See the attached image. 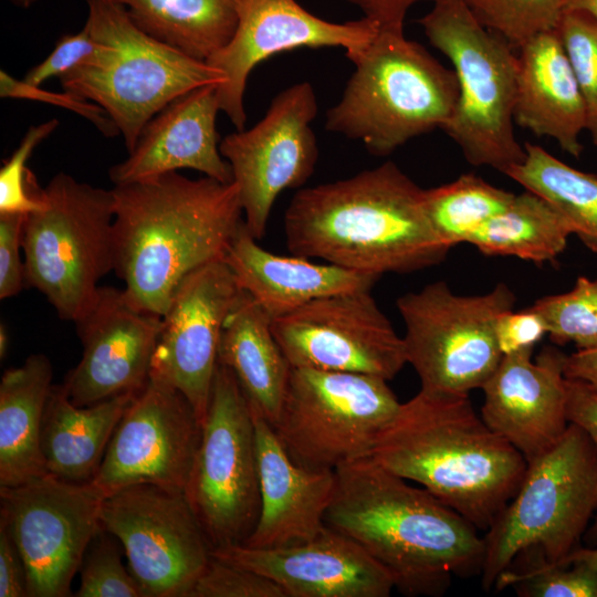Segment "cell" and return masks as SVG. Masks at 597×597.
I'll return each instance as SVG.
<instances>
[{"mask_svg": "<svg viewBox=\"0 0 597 597\" xmlns=\"http://www.w3.org/2000/svg\"><path fill=\"white\" fill-rule=\"evenodd\" d=\"M564 375L568 379L584 381L597 389V348L577 349L566 355Z\"/></svg>", "mask_w": 597, "mask_h": 597, "instance_id": "c3c4849f", "label": "cell"}, {"mask_svg": "<svg viewBox=\"0 0 597 597\" xmlns=\"http://www.w3.org/2000/svg\"><path fill=\"white\" fill-rule=\"evenodd\" d=\"M185 495L211 547L244 544L260 513L255 426L234 374L219 364Z\"/></svg>", "mask_w": 597, "mask_h": 597, "instance_id": "7c38bea8", "label": "cell"}, {"mask_svg": "<svg viewBox=\"0 0 597 597\" xmlns=\"http://www.w3.org/2000/svg\"><path fill=\"white\" fill-rule=\"evenodd\" d=\"M514 196L476 175L464 174L451 182L423 189V203L436 234L451 249L467 242L472 232L503 211Z\"/></svg>", "mask_w": 597, "mask_h": 597, "instance_id": "d6a6232c", "label": "cell"}, {"mask_svg": "<svg viewBox=\"0 0 597 597\" xmlns=\"http://www.w3.org/2000/svg\"><path fill=\"white\" fill-rule=\"evenodd\" d=\"M43 207L27 216L24 280L57 316L75 322L114 271V195L65 172L40 187Z\"/></svg>", "mask_w": 597, "mask_h": 597, "instance_id": "9c48e42d", "label": "cell"}, {"mask_svg": "<svg viewBox=\"0 0 597 597\" xmlns=\"http://www.w3.org/2000/svg\"><path fill=\"white\" fill-rule=\"evenodd\" d=\"M104 498L92 482H67L49 473L0 486V523L24 562L29 597L71 596L84 554L103 530Z\"/></svg>", "mask_w": 597, "mask_h": 597, "instance_id": "4fadbf2b", "label": "cell"}, {"mask_svg": "<svg viewBox=\"0 0 597 597\" xmlns=\"http://www.w3.org/2000/svg\"><path fill=\"white\" fill-rule=\"evenodd\" d=\"M572 234L563 217L542 197L525 190L470 234L465 243L485 255L553 262Z\"/></svg>", "mask_w": 597, "mask_h": 597, "instance_id": "4dcf8cb0", "label": "cell"}, {"mask_svg": "<svg viewBox=\"0 0 597 597\" xmlns=\"http://www.w3.org/2000/svg\"><path fill=\"white\" fill-rule=\"evenodd\" d=\"M485 28L514 49L535 35L555 30L563 14V0H463Z\"/></svg>", "mask_w": 597, "mask_h": 597, "instance_id": "d590c367", "label": "cell"}, {"mask_svg": "<svg viewBox=\"0 0 597 597\" xmlns=\"http://www.w3.org/2000/svg\"><path fill=\"white\" fill-rule=\"evenodd\" d=\"M557 31L585 102L586 130L597 146V20L582 11H564Z\"/></svg>", "mask_w": 597, "mask_h": 597, "instance_id": "8d00e7d4", "label": "cell"}, {"mask_svg": "<svg viewBox=\"0 0 597 597\" xmlns=\"http://www.w3.org/2000/svg\"><path fill=\"white\" fill-rule=\"evenodd\" d=\"M284 231L295 255L379 277L439 264L450 251L429 221L423 189L392 161L298 190Z\"/></svg>", "mask_w": 597, "mask_h": 597, "instance_id": "3957f363", "label": "cell"}, {"mask_svg": "<svg viewBox=\"0 0 597 597\" xmlns=\"http://www.w3.org/2000/svg\"><path fill=\"white\" fill-rule=\"evenodd\" d=\"M85 25L117 49L106 66H81L59 77L64 92L102 107L132 151L144 126L165 106L205 85H221L224 74L140 30L125 8L87 1Z\"/></svg>", "mask_w": 597, "mask_h": 597, "instance_id": "ba28073f", "label": "cell"}, {"mask_svg": "<svg viewBox=\"0 0 597 597\" xmlns=\"http://www.w3.org/2000/svg\"><path fill=\"white\" fill-rule=\"evenodd\" d=\"M28 596L27 569L4 525L0 523V597Z\"/></svg>", "mask_w": 597, "mask_h": 597, "instance_id": "bcb514c9", "label": "cell"}, {"mask_svg": "<svg viewBox=\"0 0 597 597\" xmlns=\"http://www.w3.org/2000/svg\"><path fill=\"white\" fill-rule=\"evenodd\" d=\"M163 317L134 307L124 290L101 286L74 322L83 352L62 384L80 407L139 392L148 383Z\"/></svg>", "mask_w": 597, "mask_h": 597, "instance_id": "ffe728a7", "label": "cell"}, {"mask_svg": "<svg viewBox=\"0 0 597 597\" xmlns=\"http://www.w3.org/2000/svg\"><path fill=\"white\" fill-rule=\"evenodd\" d=\"M524 148L523 161L505 175L546 200L597 255V174L573 168L538 145Z\"/></svg>", "mask_w": 597, "mask_h": 597, "instance_id": "1f68e13d", "label": "cell"}, {"mask_svg": "<svg viewBox=\"0 0 597 597\" xmlns=\"http://www.w3.org/2000/svg\"><path fill=\"white\" fill-rule=\"evenodd\" d=\"M28 214L0 213V298L17 295L25 284L20 249Z\"/></svg>", "mask_w": 597, "mask_h": 597, "instance_id": "7bdbcfd3", "label": "cell"}, {"mask_svg": "<svg viewBox=\"0 0 597 597\" xmlns=\"http://www.w3.org/2000/svg\"><path fill=\"white\" fill-rule=\"evenodd\" d=\"M52 375L49 358L33 354L1 377L0 486H17L48 474L40 433Z\"/></svg>", "mask_w": 597, "mask_h": 597, "instance_id": "f1b7e54d", "label": "cell"}, {"mask_svg": "<svg viewBox=\"0 0 597 597\" xmlns=\"http://www.w3.org/2000/svg\"><path fill=\"white\" fill-rule=\"evenodd\" d=\"M112 191L114 272L134 307L161 317L181 280L224 259L244 223L233 181L170 171Z\"/></svg>", "mask_w": 597, "mask_h": 597, "instance_id": "7a4b0ae2", "label": "cell"}, {"mask_svg": "<svg viewBox=\"0 0 597 597\" xmlns=\"http://www.w3.org/2000/svg\"><path fill=\"white\" fill-rule=\"evenodd\" d=\"M531 306L544 318L553 343L597 348V280L578 276L569 291L541 297Z\"/></svg>", "mask_w": 597, "mask_h": 597, "instance_id": "e575fe53", "label": "cell"}, {"mask_svg": "<svg viewBox=\"0 0 597 597\" xmlns=\"http://www.w3.org/2000/svg\"><path fill=\"white\" fill-rule=\"evenodd\" d=\"M317 111L311 83H296L272 100L253 127L220 142L239 189L245 227L256 240L265 233L277 196L303 186L315 169L318 148L311 124Z\"/></svg>", "mask_w": 597, "mask_h": 597, "instance_id": "9a60e30c", "label": "cell"}, {"mask_svg": "<svg viewBox=\"0 0 597 597\" xmlns=\"http://www.w3.org/2000/svg\"><path fill=\"white\" fill-rule=\"evenodd\" d=\"M188 597H286L274 580L211 556Z\"/></svg>", "mask_w": 597, "mask_h": 597, "instance_id": "60d3db41", "label": "cell"}, {"mask_svg": "<svg viewBox=\"0 0 597 597\" xmlns=\"http://www.w3.org/2000/svg\"><path fill=\"white\" fill-rule=\"evenodd\" d=\"M335 473L326 526L362 546L402 594L439 596L453 576L481 575L483 537L428 490L409 485L368 457Z\"/></svg>", "mask_w": 597, "mask_h": 597, "instance_id": "6da1fadb", "label": "cell"}, {"mask_svg": "<svg viewBox=\"0 0 597 597\" xmlns=\"http://www.w3.org/2000/svg\"><path fill=\"white\" fill-rule=\"evenodd\" d=\"M597 514V446L569 422L562 439L527 463L522 483L485 531L481 583L491 589L523 549L538 546L551 562L580 547Z\"/></svg>", "mask_w": 597, "mask_h": 597, "instance_id": "52a82bcc", "label": "cell"}, {"mask_svg": "<svg viewBox=\"0 0 597 597\" xmlns=\"http://www.w3.org/2000/svg\"><path fill=\"white\" fill-rule=\"evenodd\" d=\"M419 483L486 531L517 492L527 461L478 415L469 394L420 388L401 404L369 457Z\"/></svg>", "mask_w": 597, "mask_h": 597, "instance_id": "277c9868", "label": "cell"}, {"mask_svg": "<svg viewBox=\"0 0 597 597\" xmlns=\"http://www.w3.org/2000/svg\"><path fill=\"white\" fill-rule=\"evenodd\" d=\"M136 394H122L90 406H75L61 385H53L43 411L40 446L49 474L91 483L109 440Z\"/></svg>", "mask_w": 597, "mask_h": 597, "instance_id": "4316f807", "label": "cell"}, {"mask_svg": "<svg viewBox=\"0 0 597 597\" xmlns=\"http://www.w3.org/2000/svg\"><path fill=\"white\" fill-rule=\"evenodd\" d=\"M224 261L241 290L273 318L332 294L370 291L379 276L331 263H315L300 255L266 251L242 224Z\"/></svg>", "mask_w": 597, "mask_h": 597, "instance_id": "484cf974", "label": "cell"}, {"mask_svg": "<svg viewBox=\"0 0 597 597\" xmlns=\"http://www.w3.org/2000/svg\"><path fill=\"white\" fill-rule=\"evenodd\" d=\"M358 8L363 17L379 25L380 30L404 32L405 19L415 4L432 0H345Z\"/></svg>", "mask_w": 597, "mask_h": 597, "instance_id": "7dc6e473", "label": "cell"}, {"mask_svg": "<svg viewBox=\"0 0 597 597\" xmlns=\"http://www.w3.org/2000/svg\"><path fill=\"white\" fill-rule=\"evenodd\" d=\"M252 412L260 513L244 545L276 548L307 542L327 527L325 515L336 489L335 470L310 469L296 463L271 423L253 409Z\"/></svg>", "mask_w": 597, "mask_h": 597, "instance_id": "603a6c76", "label": "cell"}, {"mask_svg": "<svg viewBox=\"0 0 597 597\" xmlns=\"http://www.w3.org/2000/svg\"><path fill=\"white\" fill-rule=\"evenodd\" d=\"M291 367L392 379L407 364L402 336L370 291L315 298L272 320Z\"/></svg>", "mask_w": 597, "mask_h": 597, "instance_id": "2e32d148", "label": "cell"}, {"mask_svg": "<svg viewBox=\"0 0 597 597\" xmlns=\"http://www.w3.org/2000/svg\"><path fill=\"white\" fill-rule=\"evenodd\" d=\"M349 60L355 70L326 113L327 130L362 142L375 156H388L452 116L459 96L454 71L404 32L379 30Z\"/></svg>", "mask_w": 597, "mask_h": 597, "instance_id": "5b68a950", "label": "cell"}, {"mask_svg": "<svg viewBox=\"0 0 597 597\" xmlns=\"http://www.w3.org/2000/svg\"><path fill=\"white\" fill-rule=\"evenodd\" d=\"M78 572L76 597H146L122 562L119 541L104 528L90 543Z\"/></svg>", "mask_w": 597, "mask_h": 597, "instance_id": "74e56055", "label": "cell"}, {"mask_svg": "<svg viewBox=\"0 0 597 597\" xmlns=\"http://www.w3.org/2000/svg\"><path fill=\"white\" fill-rule=\"evenodd\" d=\"M566 409L569 422L584 429L597 446V389L566 378ZM589 547L597 546V514L584 535Z\"/></svg>", "mask_w": 597, "mask_h": 597, "instance_id": "f6af8a7d", "label": "cell"}, {"mask_svg": "<svg viewBox=\"0 0 597 597\" xmlns=\"http://www.w3.org/2000/svg\"><path fill=\"white\" fill-rule=\"evenodd\" d=\"M201 434L188 399L149 377L121 418L92 483L105 496L142 483L185 493Z\"/></svg>", "mask_w": 597, "mask_h": 597, "instance_id": "e0dca14e", "label": "cell"}, {"mask_svg": "<svg viewBox=\"0 0 597 597\" xmlns=\"http://www.w3.org/2000/svg\"><path fill=\"white\" fill-rule=\"evenodd\" d=\"M533 349L502 356L481 388L480 415L528 462L551 450L569 421L566 409V355L553 346L533 359Z\"/></svg>", "mask_w": 597, "mask_h": 597, "instance_id": "44dd1931", "label": "cell"}, {"mask_svg": "<svg viewBox=\"0 0 597 597\" xmlns=\"http://www.w3.org/2000/svg\"><path fill=\"white\" fill-rule=\"evenodd\" d=\"M519 50L514 122L578 158L586 106L557 29L535 35Z\"/></svg>", "mask_w": 597, "mask_h": 597, "instance_id": "d4e9b609", "label": "cell"}, {"mask_svg": "<svg viewBox=\"0 0 597 597\" xmlns=\"http://www.w3.org/2000/svg\"><path fill=\"white\" fill-rule=\"evenodd\" d=\"M101 521L119 541L146 597H188L211 558L185 493L134 484L104 498Z\"/></svg>", "mask_w": 597, "mask_h": 597, "instance_id": "5bb4252c", "label": "cell"}, {"mask_svg": "<svg viewBox=\"0 0 597 597\" xmlns=\"http://www.w3.org/2000/svg\"><path fill=\"white\" fill-rule=\"evenodd\" d=\"M379 30L364 17L342 23L324 20L296 0H240L232 38L206 60L226 76V82L217 86L221 112L237 130L244 129L248 77L272 55L302 48H343L352 59L371 43Z\"/></svg>", "mask_w": 597, "mask_h": 597, "instance_id": "ac0fdd59", "label": "cell"}, {"mask_svg": "<svg viewBox=\"0 0 597 597\" xmlns=\"http://www.w3.org/2000/svg\"><path fill=\"white\" fill-rule=\"evenodd\" d=\"M545 335L546 323L532 306L521 311L507 310L496 320L495 338L502 356L534 349Z\"/></svg>", "mask_w": 597, "mask_h": 597, "instance_id": "ee69618b", "label": "cell"}, {"mask_svg": "<svg viewBox=\"0 0 597 597\" xmlns=\"http://www.w3.org/2000/svg\"><path fill=\"white\" fill-rule=\"evenodd\" d=\"M12 6L20 9H29L40 0H8Z\"/></svg>", "mask_w": 597, "mask_h": 597, "instance_id": "f5cc1de1", "label": "cell"}, {"mask_svg": "<svg viewBox=\"0 0 597 597\" xmlns=\"http://www.w3.org/2000/svg\"><path fill=\"white\" fill-rule=\"evenodd\" d=\"M241 291L224 259L213 260L181 280L163 315L149 377L180 391L201 425L223 324Z\"/></svg>", "mask_w": 597, "mask_h": 597, "instance_id": "d6986e66", "label": "cell"}, {"mask_svg": "<svg viewBox=\"0 0 597 597\" xmlns=\"http://www.w3.org/2000/svg\"><path fill=\"white\" fill-rule=\"evenodd\" d=\"M0 96L2 98L40 101L61 106L90 121L106 137L119 135V130L114 122L98 105L69 92L53 93L45 91L41 86H34L25 83L23 80L19 81L14 78L3 70L0 71Z\"/></svg>", "mask_w": 597, "mask_h": 597, "instance_id": "b9f144b4", "label": "cell"}, {"mask_svg": "<svg viewBox=\"0 0 597 597\" xmlns=\"http://www.w3.org/2000/svg\"><path fill=\"white\" fill-rule=\"evenodd\" d=\"M218 85H205L176 98L143 128L128 157L112 166L114 186L193 169L221 182H232L229 163L220 153L216 127L221 111Z\"/></svg>", "mask_w": 597, "mask_h": 597, "instance_id": "cb8c5ba5", "label": "cell"}, {"mask_svg": "<svg viewBox=\"0 0 597 597\" xmlns=\"http://www.w3.org/2000/svg\"><path fill=\"white\" fill-rule=\"evenodd\" d=\"M8 345H9L8 333H7L6 327L1 325L0 326V357L1 359H3V357H6L7 355Z\"/></svg>", "mask_w": 597, "mask_h": 597, "instance_id": "816d5d0a", "label": "cell"}, {"mask_svg": "<svg viewBox=\"0 0 597 597\" xmlns=\"http://www.w3.org/2000/svg\"><path fill=\"white\" fill-rule=\"evenodd\" d=\"M116 54L117 49L113 44L96 39L84 24L80 32L60 36L53 51L31 67L23 81L41 86L45 81L59 78L81 66H106L115 60Z\"/></svg>", "mask_w": 597, "mask_h": 597, "instance_id": "ab89813d", "label": "cell"}, {"mask_svg": "<svg viewBox=\"0 0 597 597\" xmlns=\"http://www.w3.org/2000/svg\"><path fill=\"white\" fill-rule=\"evenodd\" d=\"M388 380L357 373L292 367L273 427L289 455L310 469L369 457L401 402Z\"/></svg>", "mask_w": 597, "mask_h": 597, "instance_id": "30bf717a", "label": "cell"}, {"mask_svg": "<svg viewBox=\"0 0 597 597\" xmlns=\"http://www.w3.org/2000/svg\"><path fill=\"white\" fill-rule=\"evenodd\" d=\"M59 127L56 118L31 126L17 149L0 169V213H32L43 207L40 186L33 174L29 177L27 161L33 150Z\"/></svg>", "mask_w": 597, "mask_h": 597, "instance_id": "f35d334b", "label": "cell"}, {"mask_svg": "<svg viewBox=\"0 0 597 597\" xmlns=\"http://www.w3.org/2000/svg\"><path fill=\"white\" fill-rule=\"evenodd\" d=\"M516 297L503 282L481 295H459L443 281L400 296L407 363L421 388L469 394L482 388L502 359L495 338L498 317Z\"/></svg>", "mask_w": 597, "mask_h": 597, "instance_id": "8fae6325", "label": "cell"}, {"mask_svg": "<svg viewBox=\"0 0 597 597\" xmlns=\"http://www.w3.org/2000/svg\"><path fill=\"white\" fill-rule=\"evenodd\" d=\"M218 363L232 370L250 407L274 427L292 367L273 335L272 317L243 290L223 324Z\"/></svg>", "mask_w": 597, "mask_h": 597, "instance_id": "83f0119b", "label": "cell"}, {"mask_svg": "<svg viewBox=\"0 0 597 597\" xmlns=\"http://www.w3.org/2000/svg\"><path fill=\"white\" fill-rule=\"evenodd\" d=\"M567 558L577 559L587 564L597 573V546L595 547H578L572 552ZM565 557V558H566Z\"/></svg>", "mask_w": 597, "mask_h": 597, "instance_id": "f907efd6", "label": "cell"}, {"mask_svg": "<svg viewBox=\"0 0 597 597\" xmlns=\"http://www.w3.org/2000/svg\"><path fill=\"white\" fill-rule=\"evenodd\" d=\"M91 1V0H85ZM144 32L206 61L232 38L240 0H107Z\"/></svg>", "mask_w": 597, "mask_h": 597, "instance_id": "f546056e", "label": "cell"}, {"mask_svg": "<svg viewBox=\"0 0 597 597\" xmlns=\"http://www.w3.org/2000/svg\"><path fill=\"white\" fill-rule=\"evenodd\" d=\"M564 11H582L597 20V0H563Z\"/></svg>", "mask_w": 597, "mask_h": 597, "instance_id": "681fc988", "label": "cell"}, {"mask_svg": "<svg viewBox=\"0 0 597 597\" xmlns=\"http://www.w3.org/2000/svg\"><path fill=\"white\" fill-rule=\"evenodd\" d=\"M494 587H513L523 597H597V573L584 562H551L538 546L521 551Z\"/></svg>", "mask_w": 597, "mask_h": 597, "instance_id": "836d02e7", "label": "cell"}, {"mask_svg": "<svg viewBox=\"0 0 597 597\" xmlns=\"http://www.w3.org/2000/svg\"><path fill=\"white\" fill-rule=\"evenodd\" d=\"M418 23L457 76L459 96L441 128L473 166L505 172L525 158L514 133L517 55L485 28L463 0H432Z\"/></svg>", "mask_w": 597, "mask_h": 597, "instance_id": "8992f818", "label": "cell"}, {"mask_svg": "<svg viewBox=\"0 0 597 597\" xmlns=\"http://www.w3.org/2000/svg\"><path fill=\"white\" fill-rule=\"evenodd\" d=\"M211 556L269 577L286 597H388L395 588L390 574L376 559L328 526L296 545L234 544L212 548Z\"/></svg>", "mask_w": 597, "mask_h": 597, "instance_id": "7402d4cb", "label": "cell"}]
</instances>
